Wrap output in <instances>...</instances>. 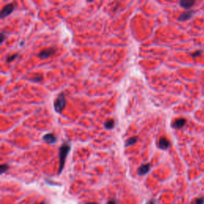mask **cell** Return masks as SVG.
Instances as JSON below:
<instances>
[{
    "instance_id": "obj_1",
    "label": "cell",
    "mask_w": 204,
    "mask_h": 204,
    "mask_svg": "<svg viewBox=\"0 0 204 204\" xmlns=\"http://www.w3.org/2000/svg\"><path fill=\"white\" fill-rule=\"evenodd\" d=\"M70 144L68 142H65L61 144V146L59 148V169H58V174H61L64 168L65 163L66 157L68 156L69 152L70 151Z\"/></svg>"
},
{
    "instance_id": "obj_2",
    "label": "cell",
    "mask_w": 204,
    "mask_h": 204,
    "mask_svg": "<svg viewBox=\"0 0 204 204\" xmlns=\"http://www.w3.org/2000/svg\"><path fill=\"white\" fill-rule=\"evenodd\" d=\"M65 104H66L65 96L63 93H60L58 96H57V98L54 100L53 105H54L55 111L58 113H61L65 107Z\"/></svg>"
},
{
    "instance_id": "obj_3",
    "label": "cell",
    "mask_w": 204,
    "mask_h": 204,
    "mask_svg": "<svg viewBox=\"0 0 204 204\" xmlns=\"http://www.w3.org/2000/svg\"><path fill=\"white\" fill-rule=\"evenodd\" d=\"M15 8V3H9V4L4 6V7L2 9L1 14H0L1 18H4L5 17L10 15L13 12Z\"/></svg>"
},
{
    "instance_id": "obj_4",
    "label": "cell",
    "mask_w": 204,
    "mask_h": 204,
    "mask_svg": "<svg viewBox=\"0 0 204 204\" xmlns=\"http://www.w3.org/2000/svg\"><path fill=\"white\" fill-rule=\"evenodd\" d=\"M56 52V48L54 47H48V48H46L44 50H42L39 53L38 57L41 58V59H45V58H48L49 57H50L53 55L54 53Z\"/></svg>"
},
{
    "instance_id": "obj_5",
    "label": "cell",
    "mask_w": 204,
    "mask_h": 204,
    "mask_svg": "<svg viewBox=\"0 0 204 204\" xmlns=\"http://www.w3.org/2000/svg\"><path fill=\"white\" fill-rule=\"evenodd\" d=\"M171 143L170 141L166 138V137H161L160 140H159V143H158V146L160 149H167L170 147Z\"/></svg>"
},
{
    "instance_id": "obj_6",
    "label": "cell",
    "mask_w": 204,
    "mask_h": 204,
    "mask_svg": "<svg viewBox=\"0 0 204 204\" xmlns=\"http://www.w3.org/2000/svg\"><path fill=\"white\" fill-rule=\"evenodd\" d=\"M42 139H43V140H44L46 143L51 144H54V143L56 142L57 137L53 133H47V134H46V135L42 137Z\"/></svg>"
},
{
    "instance_id": "obj_7",
    "label": "cell",
    "mask_w": 204,
    "mask_h": 204,
    "mask_svg": "<svg viewBox=\"0 0 204 204\" xmlns=\"http://www.w3.org/2000/svg\"><path fill=\"white\" fill-rule=\"evenodd\" d=\"M150 167H151L150 164H144L143 165H141L140 168H138V170H137L138 175L144 176L145 174H147L149 172V170H150Z\"/></svg>"
},
{
    "instance_id": "obj_8",
    "label": "cell",
    "mask_w": 204,
    "mask_h": 204,
    "mask_svg": "<svg viewBox=\"0 0 204 204\" xmlns=\"http://www.w3.org/2000/svg\"><path fill=\"white\" fill-rule=\"evenodd\" d=\"M186 120L184 119V118H178V119H176L174 122H173V124H172V127L174 128H177V129H179V128H181L184 127L185 124H186Z\"/></svg>"
},
{
    "instance_id": "obj_9",
    "label": "cell",
    "mask_w": 204,
    "mask_h": 204,
    "mask_svg": "<svg viewBox=\"0 0 204 204\" xmlns=\"http://www.w3.org/2000/svg\"><path fill=\"white\" fill-rule=\"evenodd\" d=\"M195 3V1H191V0H184L180 3V5L185 9H189Z\"/></svg>"
},
{
    "instance_id": "obj_10",
    "label": "cell",
    "mask_w": 204,
    "mask_h": 204,
    "mask_svg": "<svg viewBox=\"0 0 204 204\" xmlns=\"http://www.w3.org/2000/svg\"><path fill=\"white\" fill-rule=\"evenodd\" d=\"M193 15V12L192 11H187V12H184L183 14H181L178 18L179 21H186L188 20Z\"/></svg>"
},
{
    "instance_id": "obj_11",
    "label": "cell",
    "mask_w": 204,
    "mask_h": 204,
    "mask_svg": "<svg viewBox=\"0 0 204 204\" xmlns=\"http://www.w3.org/2000/svg\"><path fill=\"white\" fill-rule=\"evenodd\" d=\"M138 140V136H132L130 138H128V140H126L125 142V147H128V146H131L132 144H136V141Z\"/></svg>"
},
{
    "instance_id": "obj_12",
    "label": "cell",
    "mask_w": 204,
    "mask_h": 204,
    "mask_svg": "<svg viewBox=\"0 0 204 204\" xmlns=\"http://www.w3.org/2000/svg\"><path fill=\"white\" fill-rule=\"evenodd\" d=\"M114 124H115L114 120H112V119H109V120H108L105 122L104 127L107 128V129H112V128H113V126H114Z\"/></svg>"
},
{
    "instance_id": "obj_13",
    "label": "cell",
    "mask_w": 204,
    "mask_h": 204,
    "mask_svg": "<svg viewBox=\"0 0 204 204\" xmlns=\"http://www.w3.org/2000/svg\"><path fill=\"white\" fill-rule=\"evenodd\" d=\"M30 80L34 81V82H40V81L43 80V77L42 76L41 74H38V73H37L35 76L32 77L30 78Z\"/></svg>"
},
{
    "instance_id": "obj_14",
    "label": "cell",
    "mask_w": 204,
    "mask_h": 204,
    "mask_svg": "<svg viewBox=\"0 0 204 204\" xmlns=\"http://www.w3.org/2000/svg\"><path fill=\"white\" fill-rule=\"evenodd\" d=\"M18 57V53H14V54H11V55H10L7 57V61L10 63V62H11L12 61H14L15 59H16V57Z\"/></svg>"
},
{
    "instance_id": "obj_15",
    "label": "cell",
    "mask_w": 204,
    "mask_h": 204,
    "mask_svg": "<svg viewBox=\"0 0 204 204\" xmlns=\"http://www.w3.org/2000/svg\"><path fill=\"white\" fill-rule=\"evenodd\" d=\"M9 169V166L7 164H2L0 167V171H1V174H3Z\"/></svg>"
},
{
    "instance_id": "obj_16",
    "label": "cell",
    "mask_w": 204,
    "mask_h": 204,
    "mask_svg": "<svg viewBox=\"0 0 204 204\" xmlns=\"http://www.w3.org/2000/svg\"><path fill=\"white\" fill-rule=\"evenodd\" d=\"M193 204H204V199L203 198H198L194 201Z\"/></svg>"
},
{
    "instance_id": "obj_17",
    "label": "cell",
    "mask_w": 204,
    "mask_h": 204,
    "mask_svg": "<svg viewBox=\"0 0 204 204\" xmlns=\"http://www.w3.org/2000/svg\"><path fill=\"white\" fill-rule=\"evenodd\" d=\"M0 43L2 44L3 42V41L5 40V38H6V36H5V34H4V31H2L1 33V36H0Z\"/></svg>"
},
{
    "instance_id": "obj_18",
    "label": "cell",
    "mask_w": 204,
    "mask_h": 204,
    "mask_svg": "<svg viewBox=\"0 0 204 204\" xmlns=\"http://www.w3.org/2000/svg\"><path fill=\"white\" fill-rule=\"evenodd\" d=\"M201 53H202V51H201V50H197L196 52L193 53L191 55L192 57H198L199 55H200Z\"/></svg>"
},
{
    "instance_id": "obj_19",
    "label": "cell",
    "mask_w": 204,
    "mask_h": 204,
    "mask_svg": "<svg viewBox=\"0 0 204 204\" xmlns=\"http://www.w3.org/2000/svg\"><path fill=\"white\" fill-rule=\"evenodd\" d=\"M107 204H116V201L115 200H109V201H108V203H107Z\"/></svg>"
},
{
    "instance_id": "obj_20",
    "label": "cell",
    "mask_w": 204,
    "mask_h": 204,
    "mask_svg": "<svg viewBox=\"0 0 204 204\" xmlns=\"http://www.w3.org/2000/svg\"><path fill=\"white\" fill-rule=\"evenodd\" d=\"M146 204H156V203H155V202H154V201H152V200H151V201H149V202H148V203H147Z\"/></svg>"
},
{
    "instance_id": "obj_21",
    "label": "cell",
    "mask_w": 204,
    "mask_h": 204,
    "mask_svg": "<svg viewBox=\"0 0 204 204\" xmlns=\"http://www.w3.org/2000/svg\"><path fill=\"white\" fill-rule=\"evenodd\" d=\"M85 204H98V203H93V202H88V203H86Z\"/></svg>"
},
{
    "instance_id": "obj_22",
    "label": "cell",
    "mask_w": 204,
    "mask_h": 204,
    "mask_svg": "<svg viewBox=\"0 0 204 204\" xmlns=\"http://www.w3.org/2000/svg\"><path fill=\"white\" fill-rule=\"evenodd\" d=\"M38 204H45L44 202H42V203H38Z\"/></svg>"
}]
</instances>
